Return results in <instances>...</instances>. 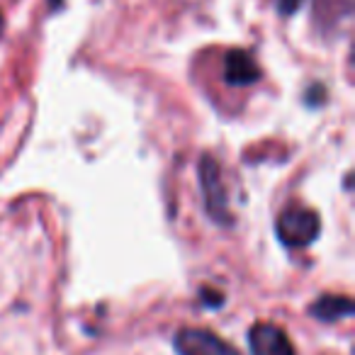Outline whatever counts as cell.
Returning a JSON list of instances; mask_svg holds the SVG:
<instances>
[{
  "label": "cell",
  "mask_w": 355,
  "mask_h": 355,
  "mask_svg": "<svg viewBox=\"0 0 355 355\" xmlns=\"http://www.w3.org/2000/svg\"><path fill=\"white\" fill-rule=\"evenodd\" d=\"M275 232L287 248H304L314 243L321 234L319 214L309 207H302V205H292L277 217Z\"/></svg>",
  "instance_id": "cell-1"
},
{
  "label": "cell",
  "mask_w": 355,
  "mask_h": 355,
  "mask_svg": "<svg viewBox=\"0 0 355 355\" xmlns=\"http://www.w3.org/2000/svg\"><path fill=\"white\" fill-rule=\"evenodd\" d=\"M173 345L178 355H241V350H236L222 336L207 329H195V326L178 331Z\"/></svg>",
  "instance_id": "cell-2"
},
{
  "label": "cell",
  "mask_w": 355,
  "mask_h": 355,
  "mask_svg": "<svg viewBox=\"0 0 355 355\" xmlns=\"http://www.w3.org/2000/svg\"><path fill=\"white\" fill-rule=\"evenodd\" d=\"M200 183H202V195H205V207L212 214V219L217 224H229L232 214H229L227 205V193L222 185V173L212 156H205L200 163Z\"/></svg>",
  "instance_id": "cell-3"
},
{
  "label": "cell",
  "mask_w": 355,
  "mask_h": 355,
  "mask_svg": "<svg viewBox=\"0 0 355 355\" xmlns=\"http://www.w3.org/2000/svg\"><path fill=\"white\" fill-rule=\"evenodd\" d=\"M248 348L251 355H297L292 340L287 334L275 324L258 321L248 331Z\"/></svg>",
  "instance_id": "cell-4"
},
{
  "label": "cell",
  "mask_w": 355,
  "mask_h": 355,
  "mask_svg": "<svg viewBox=\"0 0 355 355\" xmlns=\"http://www.w3.org/2000/svg\"><path fill=\"white\" fill-rule=\"evenodd\" d=\"M224 80L234 88H246L261 80V69L248 51L232 49L224 56Z\"/></svg>",
  "instance_id": "cell-5"
},
{
  "label": "cell",
  "mask_w": 355,
  "mask_h": 355,
  "mask_svg": "<svg viewBox=\"0 0 355 355\" xmlns=\"http://www.w3.org/2000/svg\"><path fill=\"white\" fill-rule=\"evenodd\" d=\"M309 314L319 321H340L353 314V302L345 295H324L309 306Z\"/></svg>",
  "instance_id": "cell-6"
},
{
  "label": "cell",
  "mask_w": 355,
  "mask_h": 355,
  "mask_svg": "<svg viewBox=\"0 0 355 355\" xmlns=\"http://www.w3.org/2000/svg\"><path fill=\"white\" fill-rule=\"evenodd\" d=\"M353 10V0H314V20L326 22L345 20Z\"/></svg>",
  "instance_id": "cell-7"
},
{
  "label": "cell",
  "mask_w": 355,
  "mask_h": 355,
  "mask_svg": "<svg viewBox=\"0 0 355 355\" xmlns=\"http://www.w3.org/2000/svg\"><path fill=\"white\" fill-rule=\"evenodd\" d=\"M302 6H304V0H275L277 12H280V15H285V17L295 15Z\"/></svg>",
  "instance_id": "cell-8"
},
{
  "label": "cell",
  "mask_w": 355,
  "mask_h": 355,
  "mask_svg": "<svg viewBox=\"0 0 355 355\" xmlns=\"http://www.w3.org/2000/svg\"><path fill=\"white\" fill-rule=\"evenodd\" d=\"M3 30H6V20H3V12H0V35H3Z\"/></svg>",
  "instance_id": "cell-9"
}]
</instances>
